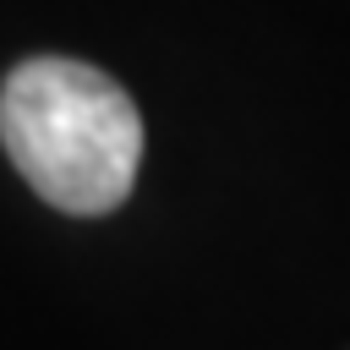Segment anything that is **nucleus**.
<instances>
[{
  "mask_svg": "<svg viewBox=\"0 0 350 350\" xmlns=\"http://www.w3.org/2000/svg\"><path fill=\"white\" fill-rule=\"evenodd\" d=\"M0 142L16 175L60 213H109L131 197L142 115L115 77L38 55L0 88Z\"/></svg>",
  "mask_w": 350,
  "mask_h": 350,
  "instance_id": "1",
  "label": "nucleus"
}]
</instances>
